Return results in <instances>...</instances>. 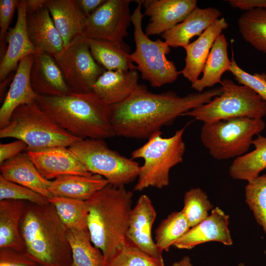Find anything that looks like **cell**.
<instances>
[{"label": "cell", "mask_w": 266, "mask_h": 266, "mask_svg": "<svg viewBox=\"0 0 266 266\" xmlns=\"http://www.w3.org/2000/svg\"><path fill=\"white\" fill-rule=\"evenodd\" d=\"M221 87L179 96L167 91L154 93L139 84L125 100L111 106V122L115 136L148 139L178 116L209 102L221 94Z\"/></svg>", "instance_id": "obj_1"}, {"label": "cell", "mask_w": 266, "mask_h": 266, "mask_svg": "<svg viewBox=\"0 0 266 266\" xmlns=\"http://www.w3.org/2000/svg\"><path fill=\"white\" fill-rule=\"evenodd\" d=\"M35 102L61 128L76 137L104 140L116 136L111 122V106L93 91L38 96Z\"/></svg>", "instance_id": "obj_2"}, {"label": "cell", "mask_w": 266, "mask_h": 266, "mask_svg": "<svg viewBox=\"0 0 266 266\" xmlns=\"http://www.w3.org/2000/svg\"><path fill=\"white\" fill-rule=\"evenodd\" d=\"M133 197V193L125 186L108 184L86 200L91 241L102 252L104 262L128 241Z\"/></svg>", "instance_id": "obj_3"}, {"label": "cell", "mask_w": 266, "mask_h": 266, "mask_svg": "<svg viewBox=\"0 0 266 266\" xmlns=\"http://www.w3.org/2000/svg\"><path fill=\"white\" fill-rule=\"evenodd\" d=\"M25 252L40 266H70L67 229L49 202L27 203L20 224Z\"/></svg>", "instance_id": "obj_4"}, {"label": "cell", "mask_w": 266, "mask_h": 266, "mask_svg": "<svg viewBox=\"0 0 266 266\" xmlns=\"http://www.w3.org/2000/svg\"><path fill=\"white\" fill-rule=\"evenodd\" d=\"M187 126L169 137H163L162 132L158 131L132 152L131 159L144 161L134 191H141L150 187L160 189L169 184L170 169L183 161L186 150L183 135Z\"/></svg>", "instance_id": "obj_5"}, {"label": "cell", "mask_w": 266, "mask_h": 266, "mask_svg": "<svg viewBox=\"0 0 266 266\" xmlns=\"http://www.w3.org/2000/svg\"><path fill=\"white\" fill-rule=\"evenodd\" d=\"M0 138L21 140L27 144V151L57 146L69 147L82 140L61 128L36 102L17 107L8 124L0 129Z\"/></svg>", "instance_id": "obj_6"}, {"label": "cell", "mask_w": 266, "mask_h": 266, "mask_svg": "<svg viewBox=\"0 0 266 266\" xmlns=\"http://www.w3.org/2000/svg\"><path fill=\"white\" fill-rule=\"evenodd\" d=\"M135 1L137 6L131 19L135 44L134 51L131 53L132 61L137 65L141 78L148 81L152 87H160L173 83L180 72L174 63L166 58L170 47L165 40H151L143 32L142 21L145 15L141 12L142 0Z\"/></svg>", "instance_id": "obj_7"}, {"label": "cell", "mask_w": 266, "mask_h": 266, "mask_svg": "<svg viewBox=\"0 0 266 266\" xmlns=\"http://www.w3.org/2000/svg\"><path fill=\"white\" fill-rule=\"evenodd\" d=\"M263 119L236 117L203 123L200 140L215 159L238 158L247 153L253 137L265 128Z\"/></svg>", "instance_id": "obj_8"}, {"label": "cell", "mask_w": 266, "mask_h": 266, "mask_svg": "<svg viewBox=\"0 0 266 266\" xmlns=\"http://www.w3.org/2000/svg\"><path fill=\"white\" fill-rule=\"evenodd\" d=\"M222 93L209 102L183 114L203 123L236 117L262 119L266 116V101L250 88L233 80H222Z\"/></svg>", "instance_id": "obj_9"}, {"label": "cell", "mask_w": 266, "mask_h": 266, "mask_svg": "<svg viewBox=\"0 0 266 266\" xmlns=\"http://www.w3.org/2000/svg\"><path fill=\"white\" fill-rule=\"evenodd\" d=\"M69 148L89 172L103 177L113 186H125L138 177L139 164L110 149L103 139H82Z\"/></svg>", "instance_id": "obj_10"}, {"label": "cell", "mask_w": 266, "mask_h": 266, "mask_svg": "<svg viewBox=\"0 0 266 266\" xmlns=\"http://www.w3.org/2000/svg\"><path fill=\"white\" fill-rule=\"evenodd\" d=\"M71 93H86L106 70L93 57L84 36L74 38L63 50L52 55Z\"/></svg>", "instance_id": "obj_11"}, {"label": "cell", "mask_w": 266, "mask_h": 266, "mask_svg": "<svg viewBox=\"0 0 266 266\" xmlns=\"http://www.w3.org/2000/svg\"><path fill=\"white\" fill-rule=\"evenodd\" d=\"M131 0H105L86 17L83 35L87 38L119 42L128 35L132 22Z\"/></svg>", "instance_id": "obj_12"}, {"label": "cell", "mask_w": 266, "mask_h": 266, "mask_svg": "<svg viewBox=\"0 0 266 266\" xmlns=\"http://www.w3.org/2000/svg\"><path fill=\"white\" fill-rule=\"evenodd\" d=\"M144 15L150 17L148 35L162 34L183 22L197 7L196 0H142Z\"/></svg>", "instance_id": "obj_13"}, {"label": "cell", "mask_w": 266, "mask_h": 266, "mask_svg": "<svg viewBox=\"0 0 266 266\" xmlns=\"http://www.w3.org/2000/svg\"><path fill=\"white\" fill-rule=\"evenodd\" d=\"M27 152L39 172L49 180L64 175L92 174L69 147L57 146Z\"/></svg>", "instance_id": "obj_14"}, {"label": "cell", "mask_w": 266, "mask_h": 266, "mask_svg": "<svg viewBox=\"0 0 266 266\" xmlns=\"http://www.w3.org/2000/svg\"><path fill=\"white\" fill-rule=\"evenodd\" d=\"M156 212L149 197L140 196L133 208L127 233L128 240L143 252L156 259L164 260L152 236V227Z\"/></svg>", "instance_id": "obj_15"}, {"label": "cell", "mask_w": 266, "mask_h": 266, "mask_svg": "<svg viewBox=\"0 0 266 266\" xmlns=\"http://www.w3.org/2000/svg\"><path fill=\"white\" fill-rule=\"evenodd\" d=\"M17 17L13 28H10L5 39L8 43L4 55L0 59V81L5 79L17 69L20 61L34 54L36 49L31 41L27 31V0H21L17 7Z\"/></svg>", "instance_id": "obj_16"}, {"label": "cell", "mask_w": 266, "mask_h": 266, "mask_svg": "<svg viewBox=\"0 0 266 266\" xmlns=\"http://www.w3.org/2000/svg\"><path fill=\"white\" fill-rule=\"evenodd\" d=\"M229 216L217 207L205 219L190 230L173 245L180 249H191L209 241L233 244L229 229Z\"/></svg>", "instance_id": "obj_17"}, {"label": "cell", "mask_w": 266, "mask_h": 266, "mask_svg": "<svg viewBox=\"0 0 266 266\" xmlns=\"http://www.w3.org/2000/svg\"><path fill=\"white\" fill-rule=\"evenodd\" d=\"M33 61L34 55L31 54L19 63L0 108V129L8 124L13 112L17 107L36 101L38 95L32 87L30 77Z\"/></svg>", "instance_id": "obj_18"}, {"label": "cell", "mask_w": 266, "mask_h": 266, "mask_svg": "<svg viewBox=\"0 0 266 266\" xmlns=\"http://www.w3.org/2000/svg\"><path fill=\"white\" fill-rule=\"evenodd\" d=\"M31 71L32 87L38 96L57 97L71 93L52 55L36 50Z\"/></svg>", "instance_id": "obj_19"}, {"label": "cell", "mask_w": 266, "mask_h": 266, "mask_svg": "<svg viewBox=\"0 0 266 266\" xmlns=\"http://www.w3.org/2000/svg\"><path fill=\"white\" fill-rule=\"evenodd\" d=\"M228 27L225 18H219L196 40L183 47L186 56L185 66L180 72L189 81L192 83L199 79L214 41Z\"/></svg>", "instance_id": "obj_20"}, {"label": "cell", "mask_w": 266, "mask_h": 266, "mask_svg": "<svg viewBox=\"0 0 266 266\" xmlns=\"http://www.w3.org/2000/svg\"><path fill=\"white\" fill-rule=\"evenodd\" d=\"M0 175L5 179L39 193L46 198L51 181L44 178L36 168L27 152H23L0 165Z\"/></svg>", "instance_id": "obj_21"}, {"label": "cell", "mask_w": 266, "mask_h": 266, "mask_svg": "<svg viewBox=\"0 0 266 266\" xmlns=\"http://www.w3.org/2000/svg\"><path fill=\"white\" fill-rule=\"evenodd\" d=\"M221 15L214 7H196L181 23L161 34L170 47H183L191 38L200 36Z\"/></svg>", "instance_id": "obj_22"}, {"label": "cell", "mask_w": 266, "mask_h": 266, "mask_svg": "<svg viewBox=\"0 0 266 266\" xmlns=\"http://www.w3.org/2000/svg\"><path fill=\"white\" fill-rule=\"evenodd\" d=\"M137 69L105 70L93 86V91L112 105L127 99L139 85Z\"/></svg>", "instance_id": "obj_23"}, {"label": "cell", "mask_w": 266, "mask_h": 266, "mask_svg": "<svg viewBox=\"0 0 266 266\" xmlns=\"http://www.w3.org/2000/svg\"><path fill=\"white\" fill-rule=\"evenodd\" d=\"M45 7L63 40L64 48L83 35L86 17L76 0H47Z\"/></svg>", "instance_id": "obj_24"}, {"label": "cell", "mask_w": 266, "mask_h": 266, "mask_svg": "<svg viewBox=\"0 0 266 266\" xmlns=\"http://www.w3.org/2000/svg\"><path fill=\"white\" fill-rule=\"evenodd\" d=\"M27 26L29 38L36 50L53 55L64 49L63 40L45 6L36 12L27 14Z\"/></svg>", "instance_id": "obj_25"}, {"label": "cell", "mask_w": 266, "mask_h": 266, "mask_svg": "<svg viewBox=\"0 0 266 266\" xmlns=\"http://www.w3.org/2000/svg\"><path fill=\"white\" fill-rule=\"evenodd\" d=\"M108 184L105 178L99 174H67L51 180L49 191L52 196L86 200Z\"/></svg>", "instance_id": "obj_26"}, {"label": "cell", "mask_w": 266, "mask_h": 266, "mask_svg": "<svg viewBox=\"0 0 266 266\" xmlns=\"http://www.w3.org/2000/svg\"><path fill=\"white\" fill-rule=\"evenodd\" d=\"M27 204L24 200H0V249L26 251L20 224Z\"/></svg>", "instance_id": "obj_27"}, {"label": "cell", "mask_w": 266, "mask_h": 266, "mask_svg": "<svg viewBox=\"0 0 266 266\" xmlns=\"http://www.w3.org/2000/svg\"><path fill=\"white\" fill-rule=\"evenodd\" d=\"M84 38L95 60L106 70L137 69L131 58L130 46L124 41L114 42Z\"/></svg>", "instance_id": "obj_28"}, {"label": "cell", "mask_w": 266, "mask_h": 266, "mask_svg": "<svg viewBox=\"0 0 266 266\" xmlns=\"http://www.w3.org/2000/svg\"><path fill=\"white\" fill-rule=\"evenodd\" d=\"M228 43L223 34L219 35L214 41L205 64L203 75L192 83V87L198 92H202L206 88H210L221 83L222 74L229 71L231 60L228 55Z\"/></svg>", "instance_id": "obj_29"}, {"label": "cell", "mask_w": 266, "mask_h": 266, "mask_svg": "<svg viewBox=\"0 0 266 266\" xmlns=\"http://www.w3.org/2000/svg\"><path fill=\"white\" fill-rule=\"evenodd\" d=\"M252 144L253 151L235 158L231 164L229 171L233 178L248 182L266 169V137L258 135Z\"/></svg>", "instance_id": "obj_30"}, {"label": "cell", "mask_w": 266, "mask_h": 266, "mask_svg": "<svg viewBox=\"0 0 266 266\" xmlns=\"http://www.w3.org/2000/svg\"><path fill=\"white\" fill-rule=\"evenodd\" d=\"M48 200L67 230L88 229L89 206L86 200L59 196H51Z\"/></svg>", "instance_id": "obj_31"}, {"label": "cell", "mask_w": 266, "mask_h": 266, "mask_svg": "<svg viewBox=\"0 0 266 266\" xmlns=\"http://www.w3.org/2000/svg\"><path fill=\"white\" fill-rule=\"evenodd\" d=\"M67 237L74 266H103V255L92 243L88 229L82 231L67 230Z\"/></svg>", "instance_id": "obj_32"}, {"label": "cell", "mask_w": 266, "mask_h": 266, "mask_svg": "<svg viewBox=\"0 0 266 266\" xmlns=\"http://www.w3.org/2000/svg\"><path fill=\"white\" fill-rule=\"evenodd\" d=\"M237 26L245 41L266 54V8L245 11L239 17Z\"/></svg>", "instance_id": "obj_33"}, {"label": "cell", "mask_w": 266, "mask_h": 266, "mask_svg": "<svg viewBox=\"0 0 266 266\" xmlns=\"http://www.w3.org/2000/svg\"><path fill=\"white\" fill-rule=\"evenodd\" d=\"M181 211L171 213L160 224L155 231V244L163 252L168 251L171 246L190 229Z\"/></svg>", "instance_id": "obj_34"}, {"label": "cell", "mask_w": 266, "mask_h": 266, "mask_svg": "<svg viewBox=\"0 0 266 266\" xmlns=\"http://www.w3.org/2000/svg\"><path fill=\"white\" fill-rule=\"evenodd\" d=\"M245 196V202L266 235V174L248 182Z\"/></svg>", "instance_id": "obj_35"}, {"label": "cell", "mask_w": 266, "mask_h": 266, "mask_svg": "<svg viewBox=\"0 0 266 266\" xmlns=\"http://www.w3.org/2000/svg\"><path fill=\"white\" fill-rule=\"evenodd\" d=\"M213 205L206 193L200 188H191L185 192L184 206L181 211L186 218L190 228L205 219Z\"/></svg>", "instance_id": "obj_36"}, {"label": "cell", "mask_w": 266, "mask_h": 266, "mask_svg": "<svg viewBox=\"0 0 266 266\" xmlns=\"http://www.w3.org/2000/svg\"><path fill=\"white\" fill-rule=\"evenodd\" d=\"M103 266H165L164 260L143 252L128 240L104 263Z\"/></svg>", "instance_id": "obj_37"}, {"label": "cell", "mask_w": 266, "mask_h": 266, "mask_svg": "<svg viewBox=\"0 0 266 266\" xmlns=\"http://www.w3.org/2000/svg\"><path fill=\"white\" fill-rule=\"evenodd\" d=\"M24 200L38 204L49 202L48 199L33 190L9 181L0 174V200Z\"/></svg>", "instance_id": "obj_38"}, {"label": "cell", "mask_w": 266, "mask_h": 266, "mask_svg": "<svg viewBox=\"0 0 266 266\" xmlns=\"http://www.w3.org/2000/svg\"><path fill=\"white\" fill-rule=\"evenodd\" d=\"M229 69L239 84L246 86L259 95L266 101V74L265 72L251 74L240 68L235 61L233 55Z\"/></svg>", "instance_id": "obj_39"}, {"label": "cell", "mask_w": 266, "mask_h": 266, "mask_svg": "<svg viewBox=\"0 0 266 266\" xmlns=\"http://www.w3.org/2000/svg\"><path fill=\"white\" fill-rule=\"evenodd\" d=\"M19 0H0V51L1 58L6 51L5 39L9 26L15 10L19 3Z\"/></svg>", "instance_id": "obj_40"}, {"label": "cell", "mask_w": 266, "mask_h": 266, "mask_svg": "<svg viewBox=\"0 0 266 266\" xmlns=\"http://www.w3.org/2000/svg\"><path fill=\"white\" fill-rule=\"evenodd\" d=\"M25 252L0 249V266H39Z\"/></svg>", "instance_id": "obj_41"}, {"label": "cell", "mask_w": 266, "mask_h": 266, "mask_svg": "<svg viewBox=\"0 0 266 266\" xmlns=\"http://www.w3.org/2000/svg\"><path fill=\"white\" fill-rule=\"evenodd\" d=\"M28 146L23 141L16 139L11 142L0 144V165L24 151H27Z\"/></svg>", "instance_id": "obj_42"}, {"label": "cell", "mask_w": 266, "mask_h": 266, "mask_svg": "<svg viewBox=\"0 0 266 266\" xmlns=\"http://www.w3.org/2000/svg\"><path fill=\"white\" fill-rule=\"evenodd\" d=\"M227 1L232 7L245 11L266 8V0H228Z\"/></svg>", "instance_id": "obj_43"}, {"label": "cell", "mask_w": 266, "mask_h": 266, "mask_svg": "<svg viewBox=\"0 0 266 266\" xmlns=\"http://www.w3.org/2000/svg\"><path fill=\"white\" fill-rule=\"evenodd\" d=\"M76 1L86 17L100 7L105 0H76Z\"/></svg>", "instance_id": "obj_44"}, {"label": "cell", "mask_w": 266, "mask_h": 266, "mask_svg": "<svg viewBox=\"0 0 266 266\" xmlns=\"http://www.w3.org/2000/svg\"><path fill=\"white\" fill-rule=\"evenodd\" d=\"M47 0H27V13L36 12L45 6Z\"/></svg>", "instance_id": "obj_45"}, {"label": "cell", "mask_w": 266, "mask_h": 266, "mask_svg": "<svg viewBox=\"0 0 266 266\" xmlns=\"http://www.w3.org/2000/svg\"><path fill=\"white\" fill-rule=\"evenodd\" d=\"M170 266H194L191 263L190 258L188 256L184 257L181 260L174 263Z\"/></svg>", "instance_id": "obj_46"}, {"label": "cell", "mask_w": 266, "mask_h": 266, "mask_svg": "<svg viewBox=\"0 0 266 266\" xmlns=\"http://www.w3.org/2000/svg\"><path fill=\"white\" fill-rule=\"evenodd\" d=\"M238 266H246L243 263H240L238 264Z\"/></svg>", "instance_id": "obj_47"}, {"label": "cell", "mask_w": 266, "mask_h": 266, "mask_svg": "<svg viewBox=\"0 0 266 266\" xmlns=\"http://www.w3.org/2000/svg\"><path fill=\"white\" fill-rule=\"evenodd\" d=\"M73 266V265H71V266Z\"/></svg>", "instance_id": "obj_48"}, {"label": "cell", "mask_w": 266, "mask_h": 266, "mask_svg": "<svg viewBox=\"0 0 266 266\" xmlns=\"http://www.w3.org/2000/svg\"></svg>", "instance_id": "obj_49"}]
</instances>
